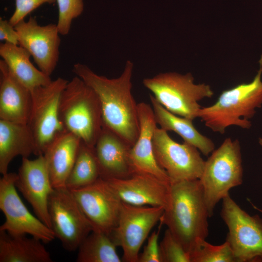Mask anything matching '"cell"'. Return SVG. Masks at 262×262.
<instances>
[{
    "mask_svg": "<svg viewBox=\"0 0 262 262\" xmlns=\"http://www.w3.org/2000/svg\"><path fill=\"white\" fill-rule=\"evenodd\" d=\"M243 169L238 140L226 138L205 161L199 180L210 217L216 204L229 190L243 182Z\"/></svg>",
    "mask_w": 262,
    "mask_h": 262,
    "instance_id": "5b68a950",
    "label": "cell"
},
{
    "mask_svg": "<svg viewBox=\"0 0 262 262\" xmlns=\"http://www.w3.org/2000/svg\"><path fill=\"white\" fill-rule=\"evenodd\" d=\"M15 10L9 21L15 26L18 22L24 20L29 14L44 3L52 4L56 0H15Z\"/></svg>",
    "mask_w": 262,
    "mask_h": 262,
    "instance_id": "f546056e",
    "label": "cell"
},
{
    "mask_svg": "<svg viewBox=\"0 0 262 262\" xmlns=\"http://www.w3.org/2000/svg\"><path fill=\"white\" fill-rule=\"evenodd\" d=\"M15 185L36 216L51 228L48 203L54 188L43 155L34 160L22 158Z\"/></svg>",
    "mask_w": 262,
    "mask_h": 262,
    "instance_id": "9a60e30c",
    "label": "cell"
},
{
    "mask_svg": "<svg viewBox=\"0 0 262 262\" xmlns=\"http://www.w3.org/2000/svg\"><path fill=\"white\" fill-rule=\"evenodd\" d=\"M164 209L122 202L117 224L110 234L123 251L122 260L138 262L141 247L151 229L160 221Z\"/></svg>",
    "mask_w": 262,
    "mask_h": 262,
    "instance_id": "30bf717a",
    "label": "cell"
},
{
    "mask_svg": "<svg viewBox=\"0 0 262 262\" xmlns=\"http://www.w3.org/2000/svg\"><path fill=\"white\" fill-rule=\"evenodd\" d=\"M259 143L260 145L262 146V138H259Z\"/></svg>",
    "mask_w": 262,
    "mask_h": 262,
    "instance_id": "d6a6232c",
    "label": "cell"
},
{
    "mask_svg": "<svg viewBox=\"0 0 262 262\" xmlns=\"http://www.w3.org/2000/svg\"><path fill=\"white\" fill-rule=\"evenodd\" d=\"M133 68V63L127 61L120 76L113 79L99 75L81 63L74 64L72 69L97 94L103 124L131 147L140 131L138 104L131 93Z\"/></svg>",
    "mask_w": 262,
    "mask_h": 262,
    "instance_id": "6da1fadb",
    "label": "cell"
},
{
    "mask_svg": "<svg viewBox=\"0 0 262 262\" xmlns=\"http://www.w3.org/2000/svg\"><path fill=\"white\" fill-rule=\"evenodd\" d=\"M105 180L123 203L137 206L161 207L164 210L169 204L170 183L143 174Z\"/></svg>",
    "mask_w": 262,
    "mask_h": 262,
    "instance_id": "e0dca14e",
    "label": "cell"
},
{
    "mask_svg": "<svg viewBox=\"0 0 262 262\" xmlns=\"http://www.w3.org/2000/svg\"><path fill=\"white\" fill-rule=\"evenodd\" d=\"M15 28L19 37V45L26 49L39 68L50 76L59 58L61 39L57 24L39 25L36 18L22 20Z\"/></svg>",
    "mask_w": 262,
    "mask_h": 262,
    "instance_id": "5bb4252c",
    "label": "cell"
},
{
    "mask_svg": "<svg viewBox=\"0 0 262 262\" xmlns=\"http://www.w3.org/2000/svg\"><path fill=\"white\" fill-rule=\"evenodd\" d=\"M100 178L94 147L81 141L76 158L67 178L66 187L73 190L90 185Z\"/></svg>",
    "mask_w": 262,
    "mask_h": 262,
    "instance_id": "484cf974",
    "label": "cell"
},
{
    "mask_svg": "<svg viewBox=\"0 0 262 262\" xmlns=\"http://www.w3.org/2000/svg\"><path fill=\"white\" fill-rule=\"evenodd\" d=\"M0 40L19 45V37L15 28L9 20L0 18Z\"/></svg>",
    "mask_w": 262,
    "mask_h": 262,
    "instance_id": "1f68e13d",
    "label": "cell"
},
{
    "mask_svg": "<svg viewBox=\"0 0 262 262\" xmlns=\"http://www.w3.org/2000/svg\"><path fill=\"white\" fill-rule=\"evenodd\" d=\"M161 262H191L190 256L167 229L159 244Z\"/></svg>",
    "mask_w": 262,
    "mask_h": 262,
    "instance_id": "f1b7e54d",
    "label": "cell"
},
{
    "mask_svg": "<svg viewBox=\"0 0 262 262\" xmlns=\"http://www.w3.org/2000/svg\"><path fill=\"white\" fill-rule=\"evenodd\" d=\"M143 83L168 111L192 120L197 117L198 112L201 108L199 101L213 95L209 85L195 83L190 73H160L144 79Z\"/></svg>",
    "mask_w": 262,
    "mask_h": 262,
    "instance_id": "8992f818",
    "label": "cell"
},
{
    "mask_svg": "<svg viewBox=\"0 0 262 262\" xmlns=\"http://www.w3.org/2000/svg\"><path fill=\"white\" fill-rule=\"evenodd\" d=\"M68 82L59 77L31 91L33 104L27 125L34 139V155L37 156L43 155L51 143L66 131L59 117V105Z\"/></svg>",
    "mask_w": 262,
    "mask_h": 262,
    "instance_id": "52a82bcc",
    "label": "cell"
},
{
    "mask_svg": "<svg viewBox=\"0 0 262 262\" xmlns=\"http://www.w3.org/2000/svg\"><path fill=\"white\" fill-rule=\"evenodd\" d=\"M35 143L27 124L0 119V173H8V166L18 156L34 154Z\"/></svg>",
    "mask_w": 262,
    "mask_h": 262,
    "instance_id": "44dd1931",
    "label": "cell"
},
{
    "mask_svg": "<svg viewBox=\"0 0 262 262\" xmlns=\"http://www.w3.org/2000/svg\"><path fill=\"white\" fill-rule=\"evenodd\" d=\"M116 245L111 236L102 231L93 230L80 245L77 262H121Z\"/></svg>",
    "mask_w": 262,
    "mask_h": 262,
    "instance_id": "d4e9b609",
    "label": "cell"
},
{
    "mask_svg": "<svg viewBox=\"0 0 262 262\" xmlns=\"http://www.w3.org/2000/svg\"><path fill=\"white\" fill-rule=\"evenodd\" d=\"M17 176L8 172L0 179V209L5 216L0 231L12 235L28 234L44 243L52 242L55 238L52 229L29 212L18 195Z\"/></svg>",
    "mask_w": 262,
    "mask_h": 262,
    "instance_id": "8fae6325",
    "label": "cell"
},
{
    "mask_svg": "<svg viewBox=\"0 0 262 262\" xmlns=\"http://www.w3.org/2000/svg\"><path fill=\"white\" fill-rule=\"evenodd\" d=\"M152 143L155 159L171 182L199 179L205 161L196 147L185 142L180 144L175 141L167 131L158 127Z\"/></svg>",
    "mask_w": 262,
    "mask_h": 262,
    "instance_id": "7c38bea8",
    "label": "cell"
},
{
    "mask_svg": "<svg viewBox=\"0 0 262 262\" xmlns=\"http://www.w3.org/2000/svg\"><path fill=\"white\" fill-rule=\"evenodd\" d=\"M81 140L65 131L49 146L43 155L53 188L66 187Z\"/></svg>",
    "mask_w": 262,
    "mask_h": 262,
    "instance_id": "ffe728a7",
    "label": "cell"
},
{
    "mask_svg": "<svg viewBox=\"0 0 262 262\" xmlns=\"http://www.w3.org/2000/svg\"><path fill=\"white\" fill-rule=\"evenodd\" d=\"M59 117L66 131L94 147L103 126L100 104L94 90L77 76L62 92Z\"/></svg>",
    "mask_w": 262,
    "mask_h": 262,
    "instance_id": "277c9868",
    "label": "cell"
},
{
    "mask_svg": "<svg viewBox=\"0 0 262 262\" xmlns=\"http://www.w3.org/2000/svg\"><path fill=\"white\" fill-rule=\"evenodd\" d=\"M140 131L138 138L131 147L130 160L133 174L148 175L170 183L166 172L158 164L153 151L152 138L157 126L153 111L149 104H138Z\"/></svg>",
    "mask_w": 262,
    "mask_h": 262,
    "instance_id": "2e32d148",
    "label": "cell"
},
{
    "mask_svg": "<svg viewBox=\"0 0 262 262\" xmlns=\"http://www.w3.org/2000/svg\"><path fill=\"white\" fill-rule=\"evenodd\" d=\"M131 146L103 124L94 146L100 178L122 179L131 177L130 152Z\"/></svg>",
    "mask_w": 262,
    "mask_h": 262,
    "instance_id": "ac0fdd59",
    "label": "cell"
},
{
    "mask_svg": "<svg viewBox=\"0 0 262 262\" xmlns=\"http://www.w3.org/2000/svg\"><path fill=\"white\" fill-rule=\"evenodd\" d=\"M221 217L228 229L226 241L236 262H262V218L250 215L231 198L222 199Z\"/></svg>",
    "mask_w": 262,
    "mask_h": 262,
    "instance_id": "ba28073f",
    "label": "cell"
},
{
    "mask_svg": "<svg viewBox=\"0 0 262 262\" xmlns=\"http://www.w3.org/2000/svg\"><path fill=\"white\" fill-rule=\"evenodd\" d=\"M42 243L32 236L0 231V262H52Z\"/></svg>",
    "mask_w": 262,
    "mask_h": 262,
    "instance_id": "cb8c5ba5",
    "label": "cell"
},
{
    "mask_svg": "<svg viewBox=\"0 0 262 262\" xmlns=\"http://www.w3.org/2000/svg\"><path fill=\"white\" fill-rule=\"evenodd\" d=\"M0 55L12 74L31 91L52 81L50 76L34 66L31 61L30 53L19 45L1 43Z\"/></svg>",
    "mask_w": 262,
    "mask_h": 262,
    "instance_id": "603a6c76",
    "label": "cell"
},
{
    "mask_svg": "<svg viewBox=\"0 0 262 262\" xmlns=\"http://www.w3.org/2000/svg\"><path fill=\"white\" fill-rule=\"evenodd\" d=\"M58 7L57 25L60 34L69 33L73 20L79 17L84 9L83 0H56Z\"/></svg>",
    "mask_w": 262,
    "mask_h": 262,
    "instance_id": "83f0119b",
    "label": "cell"
},
{
    "mask_svg": "<svg viewBox=\"0 0 262 262\" xmlns=\"http://www.w3.org/2000/svg\"><path fill=\"white\" fill-rule=\"evenodd\" d=\"M191 262H236L229 243L212 245L206 239L198 238L190 253Z\"/></svg>",
    "mask_w": 262,
    "mask_h": 262,
    "instance_id": "4316f807",
    "label": "cell"
},
{
    "mask_svg": "<svg viewBox=\"0 0 262 262\" xmlns=\"http://www.w3.org/2000/svg\"><path fill=\"white\" fill-rule=\"evenodd\" d=\"M71 191L94 230L110 235L117 224L122 202L106 180L99 178L90 185Z\"/></svg>",
    "mask_w": 262,
    "mask_h": 262,
    "instance_id": "4fadbf2b",
    "label": "cell"
},
{
    "mask_svg": "<svg viewBox=\"0 0 262 262\" xmlns=\"http://www.w3.org/2000/svg\"><path fill=\"white\" fill-rule=\"evenodd\" d=\"M160 222L158 230L153 232L148 238L147 245L139 255L138 262H161L158 239L161 227L163 224L161 221Z\"/></svg>",
    "mask_w": 262,
    "mask_h": 262,
    "instance_id": "4dcf8cb0",
    "label": "cell"
},
{
    "mask_svg": "<svg viewBox=\"0 0 262 262\" xmlns=\"http://www.w3.org/2000/svg\"><path fill=\"white\" fill-rule=\"evenodd\" d=\"M51 229L67 251L78 250L94 230L72 191L66 187L54 188L48 203Z\"/></svg>",
    "mask_w": 262,
    "mask_h": 262,
    "instance_id": "9c48e42d",
    "label": "cell"
},
{
    "mask_svg": "<svg viewBox=\"0 0 262 262\" xmlns=\"http://www.w3.org/2000/svg\"><path fill=\"white\" fill-rule=\"evenodd\" d=\"M33 104L31 91L0 60V119L27 124Z\"/></svg>",
    "mask_w": 262,
    "mask_h": 262,
    "instance_id": "d6986e66",
    "label": "cell"
},
{
    "mask_svg": "<svg viewBox=\"0 0 262 262\" xmlns=\"http://www.w3.org/2000/svg\"><path fill=\"white\" fill-rule=\"evenodd\" d=\"M260 68L254 79L223 91L213 105L201 108L197 113L205 125L221 134L231 126L248 129L256 109L262 106V55Z\"/></svg>",
    "mask_w": 262,
    "mask_h": 262,
    "instance_id": "3957f363",
    "label": "cell"
},
{
    "mask_svg": "<svg viewBox=\"0 0 262 262\" xmlns=\"http://www.w3.org/2000/svg\"><path fill=\"white\" fill-rule=\"evenodd\" d=\"M170 202L160 219L185 250L191 251L197 239H206L210 217L199 179L172 182Z\"/></svg>",
    "mask_w": 262,
    "mask_h": 262,
    "instance_id": "7a4b0ae2",
    "label": "cell"
},
{
    "mask_svg": "<svg viewBox=\"0 0 262 262\" xmlns=\"http://www.w3.org/2000/svg\"><path fill=\"white\" fill-rule=\"evenodd\" d=\"M149 98L156 122L160 128L177 133L184 142L196 147L204 155L208 156L214 150V143L196 129L192 120L171 113L152 95H150Z\"/></svg>",
    "mask_w": 262,
    "mask_h": 262,
    "instance_id": "7402d4cb",
    "label": "cell"
}]
</instances>
